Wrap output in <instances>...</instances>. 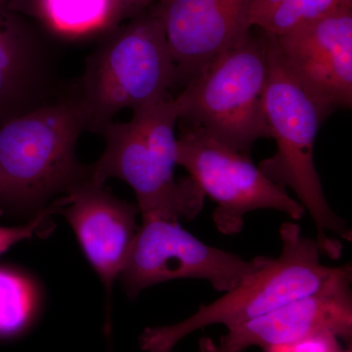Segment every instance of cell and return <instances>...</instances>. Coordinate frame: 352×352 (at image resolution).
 Wrapping results in <instances>:
<instances>
[{
	"label": "cell",
	"mask_w": 352,
	"mask_h": 352,
	"mask_svg": "<svg viewBox=\"0 0 352 352\" xmlns=\"http://www.w3.org/2000/svg\"><path fill=\"white\" fill-rule=\"evenodd\" d=\"M351 278L349 264L336 267L314 293L227 329L217 346V352H245L252 346L265 351L323 336L351 342Z\"/></svg>",
	"instance_id": "cell-9"
},
{
	"label": "cell",
	"mask_w": 352,
	"mask_h": 352,
	"mask_svg": "<svg viewBox=\"0 0 352 352\" xmlns=\"http://www.w3.org/2000/svg\"><path fill=\"white\" fill-rule=\"evenodd\" d=\"M252 3V0H160L154 4L175 63V87H186L249 34Z\"/></svg>",
	"instance_id": "cell-11"
},
{
	"label": "cell",
	"mask_w": 352,
	"mask_h": 352,
	"mask_svg": "<svg viewBox=\"0 0 352 352\" xmlns=\"http://www.w3.org/2000/svg\"><path fill=\"white\" fill-rule=\"evenodd\" d=\"M267 76V36L250 32L175 97L178 120L249 155L258 139L271 138L263 105Z\"/></svg>",
	"instance_id": "cell-5"
},
{
	"label": "cell",
	"mask_w": 352,
	"mask_h": 352,
	"mask_svg": "<svg viewBox=\"0 0 352 352\" xmlns=\"http://www.w3.org/2000/svg\"><path fill=\"white\" fill-rule=\"evenodd\" d=\"M178 108L170 95L133 111L127 122H111L101 134L105 150L90 166L89 182L104 186L124 180L135 192L142 217L191 220L200 214L205 195L188 176L176 182Z\"/></svg>",
	"instance_id": "cell-1"
},
{
	"label": "cell",
	"mask_w": 352,
	"mask_h": 352,
	"mask_svg": "<svg viewBox=\"0 0 352 352\" xmlns=\"http://www.w3.org/2000/svg\"><path fill=\"white\" fill-rule=\"evenodd\" d=\"M44 54L17 14L0 10V127L51 103Z\"/></svg>",
	"instance_id": "cell-13"
},
{
	"label": "cell",
	"mask_w": 352,
	"mask_h": 352,
	"mask_svg": "<svg viewBox=\"0 0 352 352\" xmlns=\"http://www.w3.org/2000/svg\"><path fill=\"white\" fill-rule=\"evenodd\" d=\"M45 0H9L7 10L41 19Z\"/></svg>",
	"instance_id": "cell-19"
},
{
	"label": "cell",
	"mask_w": 352,
	"mask_h": 352,
	"mask_svg": "<svg viewBox=\"0 0 352 352\" xmlns=\"http://www.w3.org/2000/svg\"><path fill=\"white\" fill-rule=\"evenodd\" d=\"M110 10V0H45L41 19L62 34L104 32Z\"/></svg>",
	"instance_id": "cell-15"
},
{
	"label": "cell",
	"mask_w": 352,
	"mask_h": 352,
	"mask_svg": "<svg viewBox=\"0 0 352 352\" xmlns=\"http://www.w3.org/2000/svg\"><path fill=\"white\" fill-rule=\"evenodd\" d=\"M36 294L31 281L19 273L0 268V338H11L31 323Z\"/></svg>",
	"instance_id": "cell-16"
},
{
	"label": "cell",
	"mask_w": 352,
	"mask_h": 352,
	"mask_svg": "<svg viewBox=\"0 0 352 352\" xmlns=\"http://www.w3.org/2000/svg\"><path fill=\"white\" fill-rule=\"evenodd\" d=\"M120 279L135 298L142 289L175 279L207 280L219 292H229L270 258L245 261L210 247L187 232L179 220L142 217Z\"/></svg>",
	"instance_id": "cell-8"
},
{
	"label": "cell",
	"mask_w": 352,
	"mask_h": 352,
	"mask_svg": "<svg viewBox=\"0 0 352 352\" xmlns=\"http://www.w3.org/2000/svg\"><path fill=\"white\" fill-rule=\"evenodd\" d=\"M67 199L62 198L57 203L53 204L51 207L41 210L38 214L32 219L29 223L19 227H2L0 226V254L6 252L9 248L17 244L20 241L31 238L36 231L43 226L45 220L51 214L62 206L66 205Z\"/></svg>",
	"instance_id": "cell-17"
},
{
	"label": "cell",
	"mask_w": 352,
	"mask_h": 352,
	"mask_svg": "<svg viewBox=\"0 0 352 352\" xmlns=\"http://www.w3.org/2000/svg\"><path fill=\"white\" fill-rule=\"evenodd\" d=\"M104 34L76 90L87 131L95 133H102L120 111L163 100L175 87V63L154 6Z\"/></svg>",
	"instance_id": "cell-3"
},
{
	"label": "cell",
	"mask_w": 352,
	"mask_h": 352,
	"mask_svg": "<svg viewBox=\"0 0 352 352\" xmlns=\"http://www.w3.org/2000/svg\"><path fill=\"white\" fill-rule=\"evenodd\" d=\"M160 0H110L111 10L104 32L119 27L124 21L131 20Z\"/></svg>",
	"instance_id": "cell-18"
},
{
	"label": "cell",
	"mask_w": 352,
	"mask_h": 352,
	"mask_svg": "<svg viewBox=\"0 0 352 352\" xmlns=\"http://www.w3.org/2000/svg\"><path fill=\"white\" fill-rule=\"evenodd\" d=\"M9 0H0V10L7 9V4H8Z\"/></svg>",
	"instance_id": "cell-21"
},
{
	"label": "cell",
	"mask_w": 352,
	"mask_h": 352,
	"mask_svg": "<svg viewBox=\"0 0 352 352\" xmlns=\"http://www.w3.org/2000/svg\"><path fill=\"white\" fill-rule=\"evenodd\" d=\"M342 6H349L342 0H252L250 25L279 38Z\"/></svg>",
	"instance_id": "cell-14"
},
{
	"label": "cell",
	"mask_w": 352,
	"mask_h": 352,
	"mask_svg": "<svg viewBox=\"0 0 352 352\" xmlns=\"http://www.w3.org/2000/svg\"><path fill=\"white\" fill-rule=\"evenodd\" d=\"M176 162L188 171L204 195L217 203L212 220L224 235L240 233L245 215L256 210H279L295 220L305 214L302 204L266 177L249 155L235 151L194 127L180 126Z\"/></svg>",
	"instance_id": "cell-7"
},
{
	"label": "cell",
	"mask_w": 352,
	"mask_h": 352,
	"mask_svg": "<svg viewBox=\"0 0 352 352\" xmlns=\"http://www.w3.org/2000/svg\"><path fill=\"white\" fill-rule=\"evenodd\" d=\"M65 215L107 292L120 276L138 234V208L85 180L69 192Z\"/></svg>",
	"instance_id": "cell-12"
},
{
	"label": "cell",
	"mask_w": 352,
	"mask_h": 352,
	"mask_svg": "<svg viewBox=\"0 0 352 352\" xmlns=\"http://www.w3.org/2000/svg\"><path fill=\"white\" fill-rule=\"evenodd\" d=\"M87 131L78 94L25 113L0 127V204L32 208L89 178L76 160Z\"/></svg>",
	"instance_id": "cell-4"
},
{
	"label": "cell",
	"mask_w": 352,
	"mask_h": 352,
	"mask_svg": "<svg viewBox=\"0 0 352 352\" xmlns=\"http://www.w3.org/2000/svg\"><path fill=\"white\" fill-rule=\"evenodd\" d=\"M346 6H352V0H342Z\"/></svg>",
	"instance_id": "cell-22"
},
{
	"label": "cell",
	"mask_w": 352,
	"mask_h": 352,
	"mask_svg": "<svg viewBox=\"0 0 352 352\" xmlns=\"http://www.w3.org/2000/svg\"><path fill=\"white\" fill-rule=\"evenodd\" d=\"M199 352H217V344L210 338H201L199 342Z\"/></svg>",
	"instance_id": "cell-20"
},
{
	"label": "cell",
	"mask_w": 352,
	"mask_h": 352,
	"mask_svg": "<svg viewBox=\"0 0 352 352\" xmlns=\"http://www.w3.org/2000/svg\"><path fill=\"white\" fill-rule=\"evenodd\" d=\"M274 39L285 66L308 94L330 111L351 108L352 7Z\"/></svg>",
	"instance_id": "cell-10"
},
{
	"label": "cell",
	"mask_w": 352,
	"mask_h": 352,
	"mask_svg": "<svg viewBox=\"0 0 352 352\" xmlns=\"http://www.w3.org/2000/svg\"><path fill=\"white\" fill-rule=\"evenodd\" d=\"M281 254L268 258L215 302L201 305L186 320L164 327L148 328L139 340L145 352H171L189 333L199 329L221 324L227 329L258 318L314 293L327 281L336 267L320 261L316 240L305 237L295 222L280 228Z\"/></svg>",
	"instance_id": "cell-6"
},
{
	"label": "cell",
	"mask_w": 352,
	"mask_h": 352,
	"mask_svg": "<svg viewBox=\"0 0 352 352\" xmlns=\"http://www.w3.org/2000/svg\"><path fill=\"white\" fill-rule=\"evenodd\" d=\"M267 36L268 76L263 105L276 153L263 160L259 170L280 186L295 191L317 231L321 254L339 259L342 245L329 237L333 232L351 241V231L326 200L314 161L315 139L321 124L332 113L308 94L285 66L273 36Z\"/></svg>",
	"instance_id": "cell-2"
}]
</instances>
